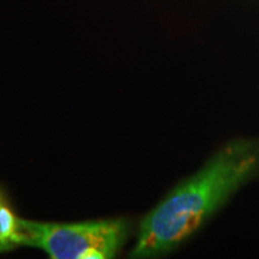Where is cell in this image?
<instances>
[{"label":"cell","instance_id":"6da1fadb","mask_svg":"<svg viewBox=\"0 0 259 259\" xmlns=\"http://www.w3.org/2000/svg\"><path fill=\"white\" fill-rule=\"evenodd\" d=\"M259 168V147L235 139L196 176L171 191L142 221L131 257L167 253L192 234Z\"/></svg>","mask_w":259,"mask_h":259},{"label":"cell","instance_id":"7a4b0ae2","mask_svg":"<svg viewBox=\"0 0 259 259\" xmlns=\"http://www.w3.org/2000/svg\"><path fill=\"white\" fill-rule=\"evenodd\" d=\"M19 245L46 251L53 259H108L124 244V220L47 223L18 219Z\"/></svg>","mask_w":259,"mask_h":259},{"label":"cell","instance_id":"3957f363","mask_svg":"<svg viewBox=\"0 0 259 259\" xmlns=\"http://www.w3.org/2000/svg\"><path fill=\"white\" fill-rule=\"evenodd\" d=\"M18 218H16L8 203L4 194L0 191V240L10 245H19Z\"/></svg>","mask_w":259,"mask_h":259},{"label":"cell","instance_id":"277c9868","mask_svg":"<svg viewBox=\"0 0 259 259\" xmlns=\"http://www.w3.org/2000/svg\"><path fill=\"white\" fill-rule=\"evenodd\" d=\"M12 247H14V245H10V244H8V242H4V241L0 240V252L11 250Z\"/></svg>","mask_w":259,"mask_h":259}]
</instances>
